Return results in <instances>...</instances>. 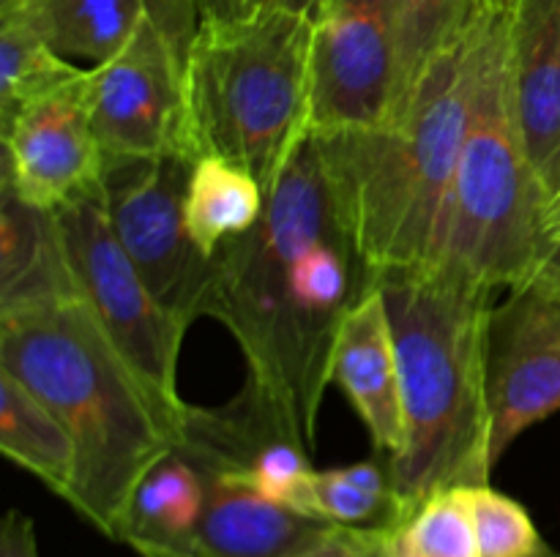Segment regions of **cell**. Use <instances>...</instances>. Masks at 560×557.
<instances>
[{
	"label": "cell",
	"instance_id": "24",
	"mask_svg": "<svg viewBox=\"0 0 560 557\" xmlns=\"http://www.w3.org/2000/svg\"><path fill=\"white\" fill-rule=\"evenodd\" d=\"M397 557H479L470 486L435 491L394 533Z\"/></svg>",
	"mask_w": 560,
	"mask_h": 557
},
{
	"label": "cell",
	"instance_id": "13",
	"mask_svg": "<svg viewBox=\"0 0 560 557\" xmlns=\"http://www.w3.org/2000/svg\"><path fill=\"white\" fill-rule=\"evenodd\" d=\"M88 74V69H85ZM85 74L0 120L3 180L31 205L60 211L102 189L107 153L85 107Z\"/></svg>",
	"mask_w": 560,
	"mask_h": 557
},
{
	"label": "cell",
	"instance_id": "21",
	"mask_svg": "<svg viewBox=\"0 0 560 557\" xmlns=\"http://www.w3.org/2000/svg\"><path fill=\"white\" fill-rule=\"evenodd\" d=\"M262 208L266 191L255 175L228 158H195L186 191V224L202 254L213 257L224 244L249 233L260 222Z\"/></svg>",
	"mask_w": 560,
	"mask_h": 557
},
{
	"label": "cell",
	"instance_id": "4",
	"mask_svg": "<svg viewBox=\"0 0 560 557\" xmlns=\"http://www.w3.org/2000/svg\"><path fill=\"white\" fill-rule=\"evenodd\" d=\"M474 22V20H470ZM474 87L470 25L377 129L317 137L366 260L377 273L435 260Z\"/></svg>",
	"mask_w": 560,
	"mask_h": 557
},
{
	"label": "cell",
	"instance_id": "6",
	"mask_svg": "<svg viewBox=\"0 0 560 557\" xmlns=\"http://www.w3.org/2000/svg\"><path fill=\"white\" fill-rule=\"evenodd\" d=\"M312 16L257 5L202 20L186 55L191 156H219L266 197L312 134Z\"/></svg>",
	"mask_w": 560,
	"mask_h": 557
},
{
	"label": "cell",
	"instance_id": "20",
	"mask_svg": "<svg viewBox=\"0 0 560 557\" xmlns=\"http://www.w3.org/2000/svg\"><path fill=\"white\" fill-rule=\"evenodd\" d=\"M0 453L66 500L74 484L77 448L58 415L16 377L0 369Z\"/></svg>",
	"mask_w": 560,
	"mask_h": 557
},
{
	"label": "cell",
	"instance_id": "9",
	"mask_svg": "<svg viewBox=\"0 0 560 557\" xmlns=\"http://www.w3.org/2000/svg\"><path fill=\"white\" fill-rule=\"evenodd\" d=\"M197 470L233 475L271 500L315 517L312 446L295 415L246 375L244 388L222 407L186 402L178 424V446Z\"/></svg>",
	"mask_w": 560,
	"mask_h": 557
},
{
	"label": "cell",
	"instance_id": "19",
	"mask_svg": "<svg viewBox=\"0 0 560 557\" xmlns=\"http://www.w3.org/2000/svg\"><path fill=\"white\" fill-rule=\"evenodd\" d=\"M206 506L200 473L184 453L159 459L131 497L120 544L137 555L145 552H184L191 555L197 524Z\"/></svg>",
	"mask_w": 560,
	"mask_h": 557
},
{
	"label": "cell",
	"instance_id": "25",
	"mask_svg": "<svg viewBox=\"0 0 560 557\" xmlns=\"http://www.w3.org/2000/svg\"><path fill=\"white\" fill-rule=\"evenodd\" d=\"M479 557H552L528 508L490 484L470 486Z\"/></svg>",
	"mask_w": 560,
	"mask_h": 557
},
{
	"label": "cell",
	"instance_id": "17",
	"mask_svg": "<svg viewBox=\"0 0 560 557\" xmlns=\"http://www.w3.org/2000/svg\"><path fill=\"white\" fill-rule=\"evenodd\" d=\"M197 473L206 486V506L191 541L195 557H290L334 524L282 506L233 475Z\"/></svg>",
	"mask_w": 560,
	"mask_h": 557
},
{
	"label": "cell",
	"instance_id": "12",
	"mask_svg": "<svg viewBox=\"0 0 560 557\" xmlns=\"http://www.w3.org/2000/svg\"><path fill=\"white\" fill-rule=\"evenodd\" d=\"M490 457L560 410V273L539 268L492 306L487 333Z\"/></svg>",
	"mask_w": 560,
	"mask_h": 557
},
{
	"label": "cell",
	"instance_id": "30",
	"mask_svg": "<svg viewBox=\"0 0 560 557\" xmlns=\"http://www.w3.org/2000/svg\"><path fill=\"white\" fill-rule=\"evenodd\" d=\"M252 0H195L200 20H230L249 11Z\"/></svg>",
	"mask_w": 560,
	"mask_h": 557
},
{
	"label": "cell",
	"instance_id": "2",
	"mask_svg": "<svg viewBox=\"0 0 560 557\" xmlns=\"http://www.w3.org/2000/svg\"><path fill=\"white\" fill-rule=\"evenodd\" d=\"M0 369L31 388L74 440L66 502L120 541L140 481L178 446L180 418L148 391L82 295L0 309Z\"/></svg>",
	"mask_w": 560,
	"mask_h": 557
},
{
	"label": "cell",
	"instance_id": "14",
	"mask_svg": "<svg viewBox=\"0 0 560 557\" xmlns=\"http://www.w3.org/2000/svg\"><path fill=\"white\" fill-rule=\"evenodd\" d=\"M331 382L348 396L370 431L375 451L397 459L405 451V404L397 344L377 284L345 317L331 358Z\"/></svg>",
	"mask_w": 560,
	"mask_h": 557
},
{
	"label": "cell",
	"instance_id": "11",
	"mask_svg": "<svg viewBox=\"0 0 560 557\" xmlns=\"http://www.w3.org/2000/svg\"><path fill=\"white\" fill-rule=\"evenodd\" d=\"M310 74L315 134L386 123L397 104V0H320Z\"/></svg>",
	"mask_w": 560,
	"mask_h": 557
},
{
	"label": "cell",
	"instance_id": "26",
	"mask_svg": "<svg viewBox=\"0 0 560 557\" xmlns=\"http://www.w3.org/2000/svg\"><path fill=\"white\" fill-rule=\"evenodd\" d=\"M315 513L326 522L350 528H388L399 530L408 522V511L399 497H377L350 484L339 467L317 470L315 475Z\"/></svg>",
	"mask_w": 560,
	"mask_h": 557
},
{
	"label": "cell",
	"instance_id": "29",
	"mask_svg": "<svg viewBox=\"0 0 560 557\" xmlns=\"http://www.w3.org/2000/svg\"><path fill=\"white\" fill-rule=\"evenodd\" d=\"M545 240H547V260L541 268H552L560 273V186L545 202Z\"/></svg>",
	"mask_w": 560,
	"mask_h": 557
},
{
	"label": "cell",
	"instance_id": "16",
	"mask_svg": "<svg viewBox=\"0 0 560 557\" xmlns=\"http://www.w3.org/2000/svg\"><path fill=\"white\" fill-rule=\"evenodd\" d=\"M0 5L20 11L63 58L91 60V66L113 58L145 16L184 55L202 22L195 0H0Z\"/></svg>",
	"mask_w": 560,
	"mask_h": 557
},
{
	"label": "cell",
	"instance_id": "10",
	"mask_svg": "<svg viewBox=\"0 0 560 557\" xmlns=\"http://www.w3.org/2000/svg\"><path fill=\"white\" fill-rule=\"evenodd\" d=\"M82 93L93 134L107 156L184 153L195 158L189 151L186 55L151 16L113 58L88 69Z\"/></svg>",
	"mask_w": 560,
	"mask_h": 557
},
{
	"label": "cell",
	"instance_id": "7",
	"mask_svg": "<svg viewBox=\"0 0 560 557\" xmlns=\"http://www.w3.org/2000/svg\"><path fill=\"white\" fill-rule=\"evenodd\" d=\"M55 216L82 300L148 391L180 418L186 402L178 393V358L189 325L159 304L126 254L109 224L102 189L60 208Z\"/></svg>",
	"mask_w": 560,
	"mask_h": 557
},
{
	"label": "cell",
	"instance_id": "27",
	"mask_svg": "<svg viewBox=\"0 0 560 557\" xmlns=\"http://www.w3.org/2000/svg\"><path fill=\"white\" fill-rule=\"evenodd\" d=\"M394 533L388 528H350L331 524L315 544L290 557H397Z\"/></svg>",
	"mask_w": 560,
	"mask_h": 557
},
{
	"label": "cell",
	"instance_id": "5",
	"mask_svg": "<svg viewBox=\"0 0 560 557\" xmlns=\"http://www.w3.org/2000/svg\"><path fill=\"white\" fill-rule=\"evenodd\" d=\"M470 112L435 260L490 289L517 287L547 260V191L514 102L509 0H479ZM432 260V262H435Z\"/></svg>",
	"mask_w": 560,
	"mask_h": 557
},
{
	"label": "cell",
	"instance_id": "28",
	"mask_svg": "<svg viewBox=\"0 0 560 557\" xmlns=\"http://www.w3.org/2000/svg\"><path fill=\"white\" fill-rule=\"evenodd\" d=\"M0 557H42L38 555L36 524L16 508H11L0 524Z\"/></svg>",
	"mask_w": 560,
	"mask_h": 557
},
{
	"label": "cell",
	"instance_id": "31",
	"mask_svg": "<svg viewBox=\"0 0 560 557\" xmlns=\"http://www.w3.org/2000/svg\"><path fill=\"white\" fill-rule=\"evenodd\" d=\"M257 5H271V9H288L295 11V14L315 16L320 0H252L249 9H257Z\"/></svg>",
	"mask_w": 560,
	"mask_h": 557
},
{
	"label": "cell",
	"instance_id": "32",
	"mask_svg": "<svg viewBox=\"0 0 560 557\" xmlns=\"http://www.w3.org/2000/svg\"><path fill=\"white\" fill-rule=\"evenodd\" d=\"M140 557H195V555H184V552H145Z\"/></svg>",
	"mask_w": 560,
	"mask_h": 557
},
{
	"label": "cell",
	"instance_id": "18",
	"mask_svg": "<svg viewBox=\"0 0 560 557\" xmlns=\"http://www.w3.org/2000/svg\"><path fill=\"white\" fill-rule=\"evenodd\" d=\"M80 295L55 211L0 183V309Z\"/></svg>",
	"mask_w": 560,
	"mask_h": 557
},
{
	"label": "cell",
	"instance_id": "3",
	"mask_svg": "<svg viewBox=\"0 0 560 557\" xmlns=\"http://www.w3.org/2000/svg\"><path fill=\"white\" fill-rule=\"evenodd\" d=\"M381 289L408 426L392 475L410 519L435 491L490 484L487 333L495 289L438 260L386 271Z\"/></svg>",
	"mask_w": 560,
	"mask_h": 557
},
{
	"label": "cell",
	"instance_id": "8",
	"mask_svg": "<svg viewBox=\"0 0 560 557\" xmlns=\"http://www.w3.org/2000/svg\"><path fill=\"white\" fill-rule=\"evenodd\" d=\"M195 158L107 156L102 197L120 246L159 304L186 325L202 317L213 257L191 240L186 224V191Z\"/></svg>",
	"mask_w": 560,
	"mask_h": 557
},
{
	"label": "cell",
	"instance_id": "23",
	"mask_svg": "<svg viewBox=\"0 0 560 557\" xmlns=\"http://www.w3.org/2000/svg\"><path fill=\"white\" fill-rule=\"evenodd\" d=\"M479 0H397V112L427 66L463 38ZM392 112V115H394Z\"/></svg>",
	"mask_w": 560,
	"mask_h": 557
},
{
	"label": "cell",
	"instance_id": "15",
	"mask_svg": "<svg viewBox=\"0 0 560 557\" xmlns=\"http://www.w3.org/2000/svg\"><path fill=\"white\" fill-rule=\"evenodd\" d=\"M514 102L547 194L560 186V0H509Z\"/></svg>",
	"mask_w": 560,
	"mask_h": 557
},
{
	"label": "cell",
	"instance_id": "22",
	"mask_svg": "<svg viewBox=\"0 0 560 557\" xmlns=\"http://www.w3.org/2000/svg\"><path fill=\"white\" fill-rule=\"evenodd\" d=\"M82 74L85 69L63 58L20 11L0 5V120Z\"/></svg>",
	"mask_w": 560,
	"mask_h": 557
},
{
	"label": "cell",
	"instance_id": "1",
	"mask_svg": "<svg viewBox=\"0 0 560 557\" xmlns=\"http://www.w3.org/2000/svg\"><path fill=\"white\" fill-rule=\"evenodd\" d=\"M377 284L381 273L310 134L266 197L260 222L213 254L202 317L233 333L246 375L295 415L315 448L337 336Z\"/></svg>",
	"mask_w": 560,
	"mask_h": 557
}]
</instances>
